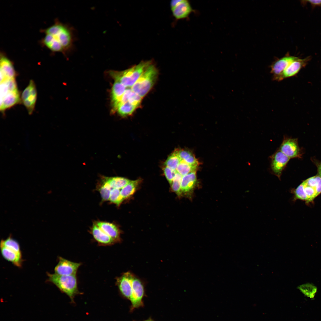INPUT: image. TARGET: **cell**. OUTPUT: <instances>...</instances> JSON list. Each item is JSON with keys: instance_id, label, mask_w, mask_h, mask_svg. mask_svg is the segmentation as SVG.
Here are the masks:
<instances>
[{"instance_id": "cell-1", "label": "cell", "mask_w": 321, "mask_h": 321, "mask_svg": "<svg viewBox=\"0 0 321 321\" xmlns=\"http://www.w3.org/2000/svg\"><path fill=\"white\" fill-rule=\"evenodd\" d=\"M45 34L41 44L53 53L66 56L73 48L75 37L73 29L56 19L54 23L41 30Z\"/></svg>"}, {"instance_id": "cell-2", "label": "cell", "mask_w": 321, "mask_h": 321, "mask_svg": "<svg viewBox=\"0 0 321 321\" xmlns=\"http://www.w3.org/2000/svg\"><path fill=\"white\" fill-rule=\"evenodd\" d=\"M293 200L299 199L307 202L312 201L321 193V177L316 175L304 181L296 189H292Z\"/></svg>"}, {"instance_id": "cell-3", "label": "cell", "mask_w": 321, "mask_h": 321, "mask_svg": "<svg viewBox=\"0 0 321 321\" xmlns=\"http://www.w3.org/2000/svg\"><path fill=\"white\" fill-rule=\"evenodd\" d=\"M151 63L150 61H142L123 71H112L110 73L115 81L119 82L127 88H131Z\"/></svg>"}, {"instance_id": "cell-4", "label": "cell", "mask_w": 321, "mask_h": 321, "mask_svg": "<svg viewBox=\"0 0 321 321\" xmlns=\"http://www.w3.org/2000/svg\"><path fill=\"white\" fill-rule=\"evenodd\" d=\"M158 74L157 69L151 63L131 88L132 90L143 98L154 86Z\"/></svg>"}, {"instance_id": "cell-5", "label": "cell", "mask_w": 321, "mask_h": 321, "mask_svg": "<svg viewBox=\"0 0 321 321\" xmlns=\"http://www.w3.org/2000/svg\"><path fill=\"white\" fill-rule=\"evenodd\" d=\"M48 280L68 296L72 300L79 293L76 275L63 276L48 273Z\"/></svg>"}, {"instance_id": "cell-6", "label": "cell", "mask_w": 321, "mask_h": 321, "mask_svg": "<svg viewBox=\"0 0 321 321\" xmlns=\"http://www.w3.org/2000/svg\"><path fill=\"white\" fill-rule=\"evenodd\" d=\"M278 149L290 159L302 158L303 152L297 138L284 136Z\"/></svg>"}, {"instance_id": "cell-7", "label": "cell", "mask_w": 321, "mask_h": 321, "mask_svg": "<svg viewBox=\"0 0 321 321\" xmlns=\"http://www.w3.org/2000/svg\"><path fill=\"white\" fill-rule=\"evenodd\" d=\"M269 158L271 173L281 180L282 172L290 159L278 149L270 155Z\"/></svg>"}, {"instance_id": "cell-8", "label": "cell", "mask_w": 321, "mask_h": 321, "mask_svg": "<svg viewBox=\"0 0 321 321\" xmlns=\"http://www.w3.org/2000/svg\"><path fill=\"white\" fill-rule=\"evenodd\" d=\"M37 98V91L34 81L31 80L23 91L21 100L29 114H32L34 110Z\"/></svg>"}, {"instance_id": "cell-9", "label": "cell", "mask_w": 321, "mask_h": 321, "mask_svg": "<svg viewBox=\"0 0 321 321\" xmlns=\"http://www.w3.org/2000/svg\"><path fill=\"white\" fill-rule=\"evenodd\" d=\"M132 295L130 300L132 304L131 310L143 306L142 299L144 293L142 282L134 275L132 279Z\"/></svg>"}, {"instance_id": "cell-10", "label": "cell", "mask_w": 321, "mask_h": 321, "mask_svg": "<svg viewBox=\"0 0 321 321\" xmlns=\"http://www.w3.org/2000/svg\"><path fill=\"white\" fill-rule=\"evenodd\" d=\"M0 57V82L15 78L13 62L4 52H1Z\"/></svg>"}, {"instance_id": "cell-11", "label": "cell", "mask_w": 321, "mask_h": 321, "mask_svg": "<svg viewBox=\"0 0 321 321\" xmlns=\"http://www.w3.org/2000/svg\"><path fill=\"white\" fill-rule=\"evenodd\" d=\"M81 265V263L73 262L59 257L58 263L54 269L55 273L63 276L76 275Z\"/></svg>"}, {"instance_id": "cell-12", "label": "cell", "mask_w": 321, "mask_h": 321, "mask_svg": "<svg viewBox=\"0 0 321 321\" xmlns=\"http://www.w3.org/2000/svg\"><path fill=\"white\" fill-rule=\"evenodd\" d=\"M21 102L19 92L18 88L9 89L5 95L0 97V110L2 113Z\"/></svg>"}, {"instance_id": "cell-13", "label": "cell", "mask_w": 321, "mask_h": 321, "mask_svg": "<svg viewBox=\"0 0 321 321\" xmlns=\"http://www.w3.org/2000/svg\"><path fill=\"white\" fill-rule=\"evenodd\" d=\"M133 274L130 272L123 273L117 279L116 283L121 294L130 300L132 295V279Z\"/></svg>"}, {"instance_id": "cell-14", "label": "cell", "mask_w": 321, "mask_h": 321, "mask_svg": "<svg viewBox=\"0 0 321 321\" xmlns=\"http://www.w3.org/2000/svg\"><path fill=\"white\" fill-rule=\"evenodd\" d=\"M309 57L303 59L297 58L282 73L277 79L276 81H281L284 79L294 76L300 69L305 67L309 60Z\"/></svg>"}, {"instance_id": "cell-15", "label": "cell", "mask_w": 321, "mask_h": 321, "mask_svg": "<svg viewBox=\"0 0 321 321\" xmlns=\"http://www.w3.org/2000/svg\"><path fill=\"white\" fill-rule=\"evenodd\" d=\"M171 9L174 17L177 20L187 18L193 10L187 0H178L175 5Z\"/></svg>"}, {"instance_id": "cell-16", "label": "cell", "mask_w": 321, "mask_h": 321, "mask_svg": "<svg viewBox=\"0 0 321 321\" xmlns=\"http://www.w3.org/2000/svg\"><path fill=\"white\" fill-rule=\"evenodd\" d=\"M197 180L196 171L182 177L181 189L182 195L190 197L196 185Z\"/></svg>"}, {"instance_id": "cell-17", "label": "cell", "mask_w": 321, "mask_h": 321, "mask_svg": "<svg viewBox=\"0 0 321 321\" xmlns=\"http://www.w3.org/2000/svg\"><path fill=\"white\" fill-rule=\"evenodd\" d=\"M297 58L293 56H286L274 62L271 66L270 71L273 80L276 81L283 72Z\"/></svg>"}, {"instance_id": "cell-18", "label": "cell", "mask_w": 321, "mask_h": 321, "mask_svg": "<svg viewBox=\"0 0 321 321\" xmlns=\"http://www.w3.org/2000/svg\"><path fill=\"white\" fill-rule=\"evenodd\" d=\"M96 225L116 243L120 240V232L118 228L113 224L103 221L97 222Z\"/></svg>"}, {"instance_id": "cell-19", "label": "cell", "mask_w": 321, "mask_h": 321, "mask_svg": "<svg viewBox=\"0 0 321 321\" xmlns=\"http://www.w3.org/2000/svg\"><path fill=\"white\" fill-rule=\"evenodd\" d=\"M91 233L95 239L100 245L108 246L111 245L116 242L95 224L92 229Z\"/></svg>"}, {"instance_id": "cell-20", "label": "cell", "mask_w": 321, "mask_h": 321, "mask_svg": "<svg viewBox=\"0 0 321 321\" xmlns=\"http://www.w3.org/2000/svg\"><path fill=\"white\" fill-rule=\"evenodd\" d=\"M127 88L119 82L115 81L111 91L112 101L114 110H116Z\"/></svg>"}, {"instance_id": "cell-21", "label": "cell", "mask_w": 321, "mask_h": 321, "mask_svg": "<svg viewBox=\"0 0 321 321\" xmlns=\"http://www.w3.org/2000/svg\"><path fill=\"white\" fill-rule=\"evenodd\" d=\"M1 251L3 257L12 262L15 266L20 267L22 266V254L4 246H0Z\"/></svg>"}, {"instance_id": "cell-22", "label": "cell", "mask_w": 321, "mask_h": 321, "mask_svg": "<svg viewBox=\"0 0 321 321\" xmlns=\"http://www.w3.org/2000/svg\"><path fill=\"white\" fill-rule=\"evenodd\" d=\"M140 180L130 181L120 190V194L124 199L132 195L136 191L139 184Z\"/></svg>"}, {"instance_id": "cell-23", "label": "cell", "mask_w": 321, "mask_h": 321, "mask_svg": "<svg viewBox=\"0 0 321 321\" xmlns=\"http://www.w3.org/2000/svg\"><path fill=\"white\" fill-rule=\"evenodd\" d=\"M112 188L121 189L127 185L130 180L121 177H116L105 178Z\"/></svg>"}, {"instance_id": "cell-24", "label": "cell", "mask_w": 321, "mask_h": 321, "mask_svg": "<svg viewBox=\"0 0 321 321\" xmlns=\"http://www.w3.org/2000/svg\"><path fill=\"white\" fill-rule=\"evenodd\" d=\"M178 152L182 160L191 165L198 166V162L194 155L190 151L186 150H178Z\"/></svg>"}, {"instance_id": "cell-25", "label": "cell", "mask_w": 321, "mask_h": 321, "mask_svg": "<svg viewBox=\"0 0 321 321\" xmlns=\"http://www.w3.org/2000/svg\"><path fill=\"white\" fill-rule=\"evenodd\" d=\"M178 152V150H176L168 158L164 163L166 166L176 171L177 167L181 161Z\"/></svg>"}, {"instance_id": "cell-26", "label": "cell", "mask_w": 321, "mask_h": 321, "mask_svg": "<svg viewBox=\"0 0 321 321\" xmlns=\"http://www.w3.org/2000/svg\"><path fill=\"white\" fill-rule=\"evenodd\" d=\"M0 246H3L12 250L18 254H21L20 246L18 242L10 235L5 240H2Z\"/></svg>"}, {"instance_id": "cell-27", "label": "cell", "mask_w": 321, "mask_h": 321, "mask_svg": "<svg viewBox=\"0 0 321 321\" xmlns=\"http://www.w3.org/2000/svg\"><path fill=\"white\" fill-rule=\"evenodd\" d=\"M137 108L127 102L119 106L116 110L119 115L125 117L132 114Z\"/></svg>"}, {"instance_id": "cell-28", "label": "cell", "mask_w": 321, "mask_h": 321, "mask_svg": "<svg viewBox=\"0 0 321 321\" xmlns=\"http://www.w3.org/2000/svg\"><path fill=\"white\" fill-rule=\"evenodd\" d=\"M197 166L191 165L181 160L177 169V171L182 176L191 172L196 171Z\"/></svg>"}, {"instance_id": "cell-29", "label": "cell", "mask_w": 321, "mask_h": 321, "mask_svg": "<svg viewBox=\"0 0 321 321\" xmlns=\"http://www.w3.org/2000/svg\"><path fill=\"white\" fill-rule=\"evenodd\" d=\"M298 288L305 295L311 298H314L317 291L316 287L310 284H303Z\"/></svg>"}, {"instance_id": "cell-30", "label": "cell", "mask_w": 321, "mask_h": 321, "mask_svg": "<svg viewBox=\"0 0 321 321\" xmlns=\"http://www.w3.org/2000/svg\"><path fill=\"white\" fill-rule=\"evenodd\" d=\"M182 176L177 171L171 185L173 191L178 196H182L181 185Z\"/></svg>"}, {"instance_id": "cell-31", "label": "cell", "mask_w": 321, "mask_h": 321, "mask_svg": "<svg viewBox=\"0 0 321 321\" xmlns=\"http://www.w3.org/2000/svg\"><path fill=\"white\" fill-rule=\"evenodd\" d=\"M112 188L105 178L99 191L103 200L108 201L109 200L111 191Z\"/></svg>"}, {"instance_id": "cell-32", "label": "cell", "mask_w": 321, "mask_h": 321, "mask_svg": "<svg viewBox=\"0 0 321 321\" xmlns=\"http://www.w3.org/2000/svg\"><path fill=\"white\" fill-rule=\"evenodd\" d=\"M120 189L117 188H112L111 191L109 200L111 202L118 205L124 200L121 195Z\"/></svg>"}, {"instance_id": "cell-33", "label": "cell", "mask_w": 321, "mask_h": 321, "mask_svg": "<svg viewBox=\"0 0 321 321\" xmlns=\"http://www.w3.org/2000/svg\"><path fill=\"white\" fill-rule=\"evenodd\" d=\"M142 99V98L140 96L132 90L130 95L128 102L138 108L140 106Z\"/></svg>"}, {"instance_id": "cell-34", "label": "cell", "mask_w": 321, "mask_h": 321, "mask_svg": "<svg viewBox=\"0 0 321 321\" xmlns=\"http://www.w3.org/2000/svg\"><path fill=\"white\" fill-rule=\"evenodd\" d=\"M163 170L164 174L167 180L170 184L171 185L177 171L173 170L166 166L163 168Z\"/></svg>"}, {"instance_id": "cell-35", "label": "cell", "mask_w": 321, "mask_h": 321, "mask_svg": "<svg viewBox=\"0 0 321 321\" xmlns=\"http://www.w3.org/2000/svg\"><path fill=\"white\" fill-rule=\"evenodd\" d=\"M313 162H314L317 167L318 175L321 177V162L314 160Z\"/></svg>"}, {"instance_id": "cell-36", "label": "cell", "mask_w": 321, "mask_h": 321, "mask_svg": "<svg viewBox=\"0 0 321 321\" xmlns=\"http://www.w3.org/2000/svg\"><path fill=\"white\" fill-rule=\"evenodd\" d=\"M307 1L314 6H319L321 7V0H308Z\"/></svg>"}, {"instance_id": "cell-37", "label": "cell", "mask_w": 321, "mask_h": 321, "mask_svg": "<svg viewBox=\"0 0 321 321\" xmlns=\"http://www.w3.org/2000/svg\"><path fill=\"white\" fill-rule=\"evenodd\" d=\"M144 321H154L153 320H152L151 319H149L148 320H145Z\"/></svg>"}]
</instances>
